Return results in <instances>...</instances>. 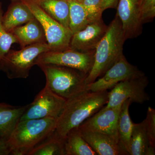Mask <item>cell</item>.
Here are the masks:
<instances>
[{
	"label": "cell",
	"instance_id": "obj_23",
	"mask_svg": "<svg viewBox=\"0 0 155 155\" xmlns=\"http://www.w3.org/2000/svg\"><path fill=\"white\" fill-rule=\"evenodd\" d=\"M69 5V28L72 34L85 28L89 23L86 11L80 3L68 0Z\"/></svg>",
	"mask_w": 155,
	"mask_h": 155
},
{
	"label": "cell",
	"instance_id": "obj_5",
	"mask_svg": "<svg viewBox=\"0 0 155 155\" xmlns=\"http://www.w3.org/2000/svg\"><path fill=\"white\" fill-rule=\"evenodd\" d=\"M49 51L47 43L30 45L19 51L10 50L1 61L2 71L9 79L27 78L38 57Z\"/></svg>",
	"mask_w": 155,
	"mask_h": 155
},
{
	"label": "cell",
	"instance_id": "obj_17",
	"mask_svg": "<svg viewBox=\"0 0 155 155\" xmlns=\"http://www.w3.org/2000/svg\"><path fill=\"white\" fill-rule=\"evenodd\" d=\"M27 106H13L0 103V139L8 140Z\"/></svg>",
	"mask_w": 155,
	"mask_h": 155
},
{
	"label": "cell",
	"instance_id": "obj_26",
	"mask_svg": "<svg viewBox=\"0 0 155 155\" xmlns=\"http://www.w3.org/2000/svg\"><path fill=\"white\" fill-rule=\"evenodd\" d=\"M140 14L143 24L152 21L155 17V0H141Z\"/></svg>",
	"mask_w": 155,
	"mask_h": 155
},
{
	"label": "cell",
	"instance_id": "obj_18",
	"mask_svg": "<svg viewBox=\"0 0 155 155\" xmlns=\"http://www.w3.org/2000/svg\"><path fill=\"white\" fill-rule=\"evenodd\" d=\"M155 148L151 146L144 120L133 123L130 136L129 155H154Z\"/></svg>",
	"mask_w": 155,
	"mask_h": 155
},
{
	"label": "cell",
	"instance_id": "obj_19",
	"mask_svg": "<svg viewBox=\"0 0 155 155\" xmlns=\"http://www.w3.org/2000/svg\"><path fill=\"white\" fill-rule=\"evenodd\" d=\"M50 17L69 28L68 0H31Z\"/></svg>",
	"mask_w": 155,
	"mask_h": 155
},
{
	"label": "cell",
	"instance_id": "obj_24",
	"mask_svg": "<svg viewBox=\"0 0 155 155\" xmlns=\"http://www.w3.org/2000/svg\"><path fill=\"white\" fill-rule=\"evenodd\" d=\"M3 14L2 3L0 2V61L11 50L12 45L18 43L17 38L13 34L8 32L5 29L2 23Z\"/></svg>",
	"mask_w": 155,
	"mask_h": 155
},
{
	"label": "cell",
	"instance_id": "obj_2",
	"mask_svg": "<svg viewBox=\"0 0 155 155\" xmlns=\"http://www.w3.org/2000/svg\"><path fill=\"white\" fill-rule=\"evenodd\" d=\"M126 40L121 21L116 14L95 50L93 65L85 79L86 85L102 76L119 61L123 55V45Z\"/></svg>",
	"mask_w": 155,
	"mask_h": 155
},
{
	"label": "cell",
	"instance_id": "obj_32",
	"mask_svg": "<svg viewBox=\"0 0 155 155\" xmlns=\"http://www.w3.org/2000/svg\"><path fill=\"white\" fill-rule=\"evenodd\" d=\"M10 1H11V2H12V1H17V0H10Z\"/></svg>",
	"mask_w": 155,
	"mask_h": 155
},
{
	"label": "cell",
	"instance_id": "obj_14",
	"mask_svg": "<svg viewBox=\"0 0 155 155\" xmlns=\"http://www.w3.org/2000/svg\"><path fill=\"white\" fill-rule=\"evenodd\" d=\"M78 128L84 139L97 155H128L120 146L118 138L105 134Z\"/></svg>",
	"mask_w": 155,
	"mask_h": 155
},
{
	"label": "cell",
	"instance_id": "obj_12",
	"mask_svg": "<svg viewBox=\"0 0 155 155\" xmlns=\"http://www.w3.org/2000/svg\"><path fill=\"white\" fill-rule=\"evenodd\" d=\"M122 104L114 107L102 108L81 124L78 128L105 134L119 139L117 125Z\"/></svg>",
	"mask_w": 155,
	"mask_h": 155
},
{
	"label": "cell",
	"instance_id": "obj_11",
	"mask_svg": "<svg viewBox=\"0 0 155 155\" xmlns=\"http://www.w3.org/2000/svg\"><path fill=\"white\" fill-rule=\"evenodd\" d=\"M141 0H119L116 15L121 21L125 38H135L141 34Z\"/></svg>",
	"mask_w": 155,
	"mask_h": 155
},
{
	"label": "cell",
	"instance_id": "obj_8",
	"mask_svg": "<svg viewBox=\"0 0 155 155\" xmlns=\"http://www.w3.org/2000/svg\"><path fill=\"white\" fill-rule=\"evenodd\" d=\"M95 51L81 52L69 48L63 51H48L38 58L35 65L53 64L73 68L88 74L94 62Z\"/></svg>",
	"mask_w": 155,
	"mask_h": 155
},
{
	"label": "cell",
	"instance_id": "obj_3",
	"mask_svg": "<svg viewBox=\"0 0 155 155\" xmlns=\"http://www.w3.org/2000/svg\"><path fill=\"white\" fill-rule=\"evenodd\" d=\"M57 120L46 117L19 121L7 141L10 155H28L55 130Z\"/></svg>",
	"mask_w": 155,
	"mask_h": 155
},
{
	"label": "cell",
	"instance_id": "obj_31",
	"mask_svg": "<svg viewBox=\"0 0 155 155\" xmlns=\"http://www.w3.org/2000/svg\"><path fill=\"white\" fill-rule=\"evenodd\" d=\"M74 1H76V2H78L81 3L82 2V0H74Z\"/></svg>",
	"mask_w": 155,
	"mask_h": 155
},
{
	"label": "cell",
	"instance_id": "obj_6",
	"mask_svg": "<svg viewBox=\"0 0 155 155\" xmlns=\"http://www.w3.org/2000/svg\"><path fill=\"white\" fill-rule=\"evenodd\" d=\"M21 1L27 5L41 24L51 51H59L70 48L73 34L69 28L50 17L31 0Z\"/></svg>",
	"mask_w": 155,
	"mask_h": 155
},
{
	"label": "cell",
	"instance_id": "obj_9",
	"mask_svg": "<svg viewBox=\"0 0 155 155\" xmlns=\"http://www.w3.org/2000/svg\"><path fill=\"white\" fill-rule=\"evenodd\" d=\"M66 101L45 84L33 101L28 105L19 121L46 117L58 118Z\"/></svg>",
	"mask_w": 155,
	"mask_h": 155
},
{
	"label": "cell",
	"instance_id": "obj_16",
	"mask_svg": "<svg viewBox=\"0 0 155 155\" xmlns=\"http://www.w3.org/2000/svg\"><path fill=\"white\" fill-rule=\"evenodd\" d=\"M35 18L29 8L22 1H12L6 13L3 14V25L6 31L11 32L14 28Z\"/></svg>",
	"mask_w": 155,
	"mask_h": 155
},
{
	"label": "cell",
	"instance_id": "obj_10",
	"mask_svg": "<svg viewBox=\"0 0 155 155\" xmlns=\"http://www.w3.org/2000/svg\"><path fill=\"white\" fill-rule=\"evenodd\" d=\"M145 75L137 67L130 64L123 55L102 76L87 85V90L92 91L108 90L123 81Z\"/></svg>",
	"mask_w": 155,
	"mask_h": 155
},
{
	"label": "cell",
	"instance_id": "obj_30",
	"mask_svg": "<svg viewBox=\"0 0 155 155\" xmlns=\"http://www.w3.org/2000/svg\"><path fill=\"white\" fill-rule=\"evenodd\" d=\"M2 61H0V71H2Z\"/></svg>",
	"mask_w": 155,
	"mask_h": 155
},
{
	"label": "cell",
	"instance_id": "obj_22",
	"mask_svg": "<svg viewBox=\"0 0 155 155\" xmlns=\"http://www.w3.org/2000/svg\"><path fill=\"white\" fill-rule=\"evenodd\" d=\"M64 140L54 131L35 147L28 155H66Z\"/></svg>",
	"mask_w": 155,
	"mask_h": 155
},
{
	"label": "cell",
	"instance_id": "obj_21",
	"mask_svg": "<svg viewBox=\"0 0 155 155\" xmlns=\"http://www.w3.org/2000/svg\"><path fill=\"white\" fill-rule=\"evenodd\" d=\"M66 155H97L84 139L78 127L69 131L64 140Z\"/></svg>",
	"mask_w": 155,
	"mask_h": 155
},
{
	"label": "cell",
	"instance_id": "obj_7",
	"mask_svg": "<svg viewBox=\"0 0 155 155\" xmlns=\"http://www.w3.org/2000/svg\"><path fill=\"white\" fill-rule=\"evenodd\" d=\"M149 83L145 75L119 82L109 92V98L105 109L120 105L125 100L132 103L142 104L150 101V97L146 91Z\"/></svg>",
	"mask_w": 155,
	"mask_h": 155
},
{
	"label": "cell",
	"instance_id": "obj_28",
	"mask_svg": "<svg viewBox=\"0 0 155 155\" xmlns=\"http://www.w3.org/2000/svg\"><path fill=\"white\" fill-rule=\"evenodd\" d=\"M119 0H101V8L104 12L106 9L117 8Z\"/></svg>",
	"mask_w": 155,
	"mask_h": 155
},
{
	"label": "cell",
	"instance_id": "obj_1",
	"mask_svg": "<svg viewBox=\"0 0 155 155\" xmlns=\"http://www.w3.org/2000/svg\"><path fill=\"white\" fill-rule=\"evenodd\" d=\"M107 90L81 92L66 100L57 120L55 132L65 140L69 131L78 127L107 103Z\"/></svg>",
	"mask_w": 155,
	"mask_h": 155
},
{
	"label": "cell",
	"instance_id": "obj_25",
	"mask_svg": "<svg viewBox=\"0 0 155 155\" xmlns=\"http://www.w3.org/2000/svg\"><path fill=\"white\" fill-rule=\"evenodd\" d=\"M80 3L86 11L89 23L102 19L101 0H82Z\"/></svg>",
	"mask_w": 155,
	"mask_h": 155
},
{
	"label": "cell",
	"instance_id": "obj_29",
	"mask_svg": "<svg viewBox=\"0 0 155 155\" xmlns=\"http://www.w3.org/2000/svg\"><path fill=\"white\" fill-rule=\"evenodd\" d=\"M10 155V151L7 142L0 139V155Z\"/></svg>",
	"mask_w": 155,
	"mask_h": 155
},
{
	"label": "cell",
	"instance_id": "obj_4",
	"mask_svg": "<svg viewBox=\"0 0 155 155\" xmlns=\"http://www.w3.org/2000/svg\"><path fill=\"white\" fill-rule=\"evenodd\" d=\"M44 73L46 84L66 100L87 90L85 81L87 74L78 69L53 64L37 65Z\"/></svg>",
	"mask_w": 155,
	"mask_h": 155
},
{
	"label": "cell",
	"instance_id": "obj_27",
	"mask_svg": "<svg viewBox=\"0 0 155 155\" xmlns=\"http://www.w3.org/2000/svg\"><path fill=\"white\" fill-rule=\"evenodd\" d=\"M144 121L150 144L155 148V110L151 107L148 108Z\"/></svg>",
	"mask_w": 155,
	"mask_h": 155
},
{
	"label": "cell",
	"instance_id": "obj_15",
	"mask_svg": "<svg viewBox=\"0 0 155 155\" xmlns=\"http://www.w3.org/2000/svg\"><path fill=\"white\" fill-rule=\"evenodd\" d=\"M11 32L17 38L21 48L31 45L47 43L42 26L36 18L24 25L16 27Z\"/></svg>",
	"mask_w": 155,
	"mask_h": 155
},
{
	"label": "cell",
	"instance_id": "obj_13",
	"mask_svg": "<svg viewBox=\"0 0 155 155\" xmlns=\"http://www.w3.org/2000/svg\"><path fill=\"white\" fill-rule=\"evenodd\" d=\"M107 28L102 19L90 22L82 30L73 34L70 48L81 52L94 51Z\"/></svg>",
	"mask_w": 155,
	"mask_h": 155
},
{
	"label": "cell",
	"instance_id": "obj_20",
	"mask_svg": "<svg viewBox=\"0 0 155 155\" xmlns=\"http://www.w3.org/2000/svg\"><path fill=\"white\" fill-rule=\"evenodd\" d=\"M131 103L130 99L125 100L122 103L117 125L119 144L128 155L130 152V139L133 124L129 111Z\"/></svg>",
	"mask_w": 155,
	"mask_h": 155
}]
</instances>
